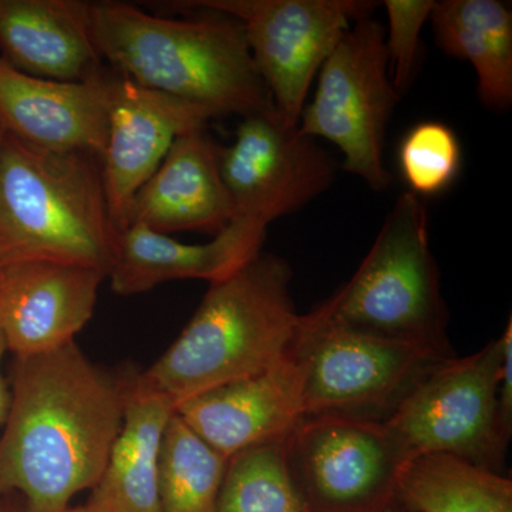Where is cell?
I'll return each instance as SVG.
<instances>
[{"instance_id": "cell-16", "label": "cell", "mask_w": 512, "mask_h": 512, "mask_svg": "<svg viewBox=\"0 0 512 512\" xmlns=\"http://www.w3.org/2000/svg\"><path fill=\"white\" fill-rule=\"evenodd\" d=\"M265 237V227L234 220L207 244H184L163 232L131 224L119 232L116 258L107 278L113 292L121 296L187 279L215 284L262 252Z\"/></svg>"}, {"instance_id": "cell-26", "label": "cell", "mask_w": 512, "mask_h": 512, "mask_svg": "<svg viewBox=\"0 0 512 512\" xmlns=\"http://www.w3.org/2000/svg\"><path fill=\"white\" fill-rule=\"evenodd\" d=\"M504 355L501 365L500 387H498V406L505 430L512 431V318L508 319L504 332Z\"/></svg>"}, {"instance_id": "cell-25", "label": "cell", "mask_w": 512, "mask_h": 512, "mask_svg": "<svg viewBox=\"0 0 512 512\" xmlns=\"http://www.w3.org/2000/svg\"><path fill=\"white\" fill-rule=\"evenodd\" d=\"M386 50L390 80L403 96L409 89L419 63L420 35L430 19L433 0H386Z\"/></svg>"}, {"instance_id": "cell-22", "label": "cell", "mask_w": 512, "mask_h": 512, "mask_svg": "<svg viewBox=\"0 0 512 512\" xmlns=\"http://www.w3.org/2000/svg\"><path fill=\"white\" fill-rule=\"evenodd\" d=\"M227 460L173 413L161 443L160 512H215Z\"/></svg>"}, {"instance_id": "cell-6", "label": "cell", "mask_w": 512, "mask_h": 512, "mask_svg": "<svg viewBox=\"0 0 512 512\" xmlns=\"http://www.w3.org/2000/svg\"><path fill=\"white\" fill-rule=\"evenodd\" d=\"M305 417L384 423L434 367L454 356L340 328L302 315L296 340Z\"/></svg>"}, {"instance_id": "cell-2", "label": "cell", "mask_w": 512, "mask_h": 512, "mask_svg": "<svg viewBox=\"0 0 512 512\" xmlns=\"http://www.w3.org/2000/svg\"><path fill=\"white\" fill-rule=\"evenodd\" d=\"M207 12L175 19L128 3H90V30L101 60L138 86L200 104L217 117L275 111L241 23Z\"/></svg>"}, {"instance_id": "cell-15", "label": "cell", "mask_w": 512, "mask_h": 512, "mask_svg": "<svg viewBox=\"0 0 512 512\" xmlns=\"http://www.w3.org/2000/svg\"><path fill=\"white\" fill-rule=\"evenodd\" d=\"M107 70L90 82H56L0 59V128L28 146L103 157L107 140Z\"/></svg>"}, {"instance_id": "cell-9", "label": "cell", "mask_w": 512, "mask_h": 512, "mask_svg": "<svg viewBox=\"0 0 512 512\" xmlns=\"http://www.w3.org/2000/svg\"><path fill=\"white\" fill-rule=\"evenodd\" d=\"M181 8L214 10L237 20L276 116L298 127L306 97L323 63L359 20L369 0H197Z\"/></svg>"}, {"instance_id": "cell-18", "label": "cell", "mask_w": 512, "mask_h": 512, "mask_svg": "<svg viewBox=\"0 0 512 512\" xmlns=\"http://www.w3.org/2000/svg\"><path fill=\"white\" fill-rule=\"evenodd\" d=\"M89 12L90 3L79 0H0V59L40 79H99L106 67Z\"/></svg>"}, {"instance_id": "cell-10", "label": "cell", "mask_w": 512, "mask_h": 512, "mask_svg": "<svg viewBox=\"0 0 512 512\" xmlns=\"http://www.w3.org/2000/svg\"><path fill=\"white\" fill-rule=\"evenodd\" d=\"M285 456L309 512H389L409 463L386 424L330 416L305 417Z\"/></svg>"}, {"instance_id": "cell-11", "label": "cell", "mask_w": 512, "mask_h": 512, "mask_svg": "<svg viewBox=\"0 0 512 512\" xmlns=\"http://www.w3.org/2000/svg\"><path fill=\"white\" fill-rule=\"evenodd\" d=\"M232 221L268 225L301 210L335 181V160L315 138L271 113L244 117L234 141L218 150Z\"/></svg>"}, {"instance_id": "cell-14", "label": "cell", "mask_w": 512, "mask_h": 512, "mask_svg": "<svg viewBox=\"0 0 512 512\" xmlns=\"http://www.w3.org/2000/svg\"><path fill=\"white\" fill-rule=\"evenodd\" d=\"M174 413L225 458L284 440L305 419L302 367L292 353L259 375L184 400Z\"/></svg>"}, {"instance_id": "cell-28", "label": "cell", "mask_w": 512, "mask_h": 512, "mask_svg": "<svg viewBox=\"0 0 512 512\" xmlns=\"http://www.w3.org/2000/svg\"><path fill=\"white\" fill-rule=\"evenodd\" d=\"M62 512H87L86 508H84V505H80V507H69L67 510H64Z\"/></svg>"}, {"instance_id": "cell-24", "label": "cell", "mask_w": 512, "mask_h": 512, "mask_svg": "<svg viewBox=\"0 0 512 512\" xmlns=\"http://www.w3.org/2000/svg\"><path fill=\"white\" fill-rule=\"evenodd\" d=\"M461 165L460 141L440 121H423L404 136L399 147V168L410 192L437 195L456 180Z\"/></svg>"}, {"instance_id": "cell-4", "label": "cell", "mask_w": 512, "mask_h": 512, "mask_svg": "<svg viewBox=\"0 0 512 512\" xmlns=\"http://www.w3.org/2000/svg\"><path fill=\"white\" fill-rule=\"evenodd\" d=\"M119 231L111 221L101 160L0 141V256L89 266L109 276Z\"/></svg>"}, {"instance_id": "cell-23", "label": "cell", "mask_w": 512, "mask_h": 512, "mask_svg": "<svg viewBox=\"0 0 512 512\" xmlns=\"http://www.w3.org/2000/svg\"><path fill=\"white\" fill-rule=\"evenodd\" d=\"M215 512H309L286 466L285 439L228 458Z\"/></svg>"}, {"instance_id": "cell-7", "label": "cell", "mask_w": 512, "mask_h": 512, "mask_svg": "<svg viewBox=\"0 0 512 512\" xmlns=\"http://www.w3.org/2000/svg\"><path fill=\"white\" fill-rule=\"evenodd\" d=\"M504 336L424 377L384 424L410 460L446 454L498 471L511 434L498 406Z\"/></svg>"}, {"instance_id": "cell-30", "label": "cell", "mask_w": 512, "mask_h": 512, "mask_svg": "<svg viewBox=\"0 0 512 512\" xmlns=\"http://www.w3.org/2000/svg\"><path fill=\"white\" fill-rule=\"evenodd\" d=\"M0 512H20V511L10 510V508L3 507V505L0 504Z\"/></svg>"}, {"instance_id": "cell-21", "label": "cell", "mask_w": 512, "mask_h": 512, "mask_svg": "<svg viewBox=\"0 0 512 512\" xmlns=\"http://www.w3.org/2000/svg\"><path fill=\"white\" fill-rule=\"evenodd\" d=\"M397 503L410 512H512V481L461 458L427 454L404 466Z\"/></svg>"}, {"instance_id": "cell-17", "label": "cell", "mask_w": 512, "mask_h": 512, "mask_svg": "<svg viewBox=\"0 0 512 512\" xmlns=\"http://www.w3.org/2000/svg\"><path fill=\"white\" fill-rule=\"evenodd\" d=\"M218 150L205 128L178 137L134 197L128 225H144L163 234L198 231L214 237L221 232L232 221V208Z\"/></svg>"}, {"instance_id": "cell-13", "label": "cell", "mask_w": 512, "mask_h": 512, "mask_svg": "<svg viewBox=\"0 0 512 512\" xmlns=\"http://www.w3.org/2000/svg\"><path fill=\"white\" fill-rule=\"evenodd\" d=\"M106 274L89 266L22 259L0 276V330L15 357L52 352L93 318Z\"/></svg>"}, {"instance_id": "cell-27", "label": "cell", "mask_w": 512, "mask_h": 512, "mask_svg": "<svg viewBox=\"0 0 512 512\" xmlns=\"http://www.w3.org/2000/svg\"><path fill=\"white\" fill-rule=\"evenodd\" d=\"M6 352H8V348H6L5 338H3L2 330H0V424H5L10 404L9 384L6 382L2 370L3 357H5Z\"/></svg>"}, {"instance_id": "cell-8", "label": "cell", "mask_w": 512, "mask_h": 512, "mask_svg": "<svg viewBox=\"0 0 512 512\" xmlns=\"http://www.w3.org/2000/svg\"><path fill=\"white\" fill-rule=\"evenodd\" d=\"M311 104L298 130L339 148L343 168L372 190L386 191L392 174L384 165L386 128L402 99L389 73L386 29L373 16L348 30L319 70Z\"/></svg>"}, {"instance_id": "cell-31", "label": "cell", "mask_w": 512, "mask_h": 512, "mask_svg": "<svg viewBox=\"0 0 512 512\" xmlns=\"http://www.w3.org/2000/svg\"><path fill=\"white\" fill-rule=\"evenodd\" d=\"M2 137H3V131H2V128H0V141H2Z\"/></svg>"}, {"instance_id": "cell-5", "label": "cell", "mask_w": 512, "mask_h": 512, "mask_svg": "<svg viewBox=\"0 0 512 512\" xmlns=\"http://www.w3.org/2000/svg\"><path fill=\"white\" fill-rule=\"evenodd\" d=\"M312 312L340 328L456 356L429 215L416 194L397 197L355 274Z\"/></svg>"}, {"instance_id": "cell-1", "label": "cell", "mask_w": 512, "mask_h": 512, "mask_svg": "<svg viewBox=\"0 0 512 512\" xmlns=\"http://www.w3.org/2000/svg\"><path fill=\"white\" fill-rule=\"evenodd\" d=\"M0 437V498L22 494L25 512H62L97 484L126 407V379L94 365L76 342L15 357Z\"/></svg>"}, {"instance_id": "cell-12", "label": "cell", "mask_w": 512, "mask_h": 512, "mask_svg": "<svg viewBox=\"0 0 512 512\" xmlns=\"http://www.w3.org/2000/svg\"><path fill=\"white\" fill-rule=\"evenodd\" d=\"M214 113L200 104L138 86L107 72V140L101 177L111 221L117 231L128 225L131 204L156 173L175 140L207 128Z\"/></svg>"}, {"instance_id": "cell-29", "label": "cell", "mask_w": 512, "mask_h": 512, "mask_svg": "<svg viewBox=\"0 0 512 512\" xmlns=\"http://www.w3.org/2000/svg\"><path fill=\"white\" fill-rule=\"evenodd\" d=\"M9 261H6L5 258H2L0 256V276H2L3 269H5L6 264H8Z\"/></svg>"}, {"instance_id": "cell-20", "label": "cell", "mask_w": 512, "mask_h": 512, "mask_svg": "<svg viewBox=\"0 0 512 512\" xmlns=\"http://www.w3.org/2000/svg\"><path fill=\"white\" fill-rule=\"evenodd\" d=\"M437 45L448 56L467 60L487 109L512 103V13L498 0H441L430 15Z\"/></svg>"}, {"instance_id": "cell-19", "label": "cell", "mask_w": 512, "mask_h": 512, "mask_svg": "<svg viewBox=\"0 0 512 512\" xmlns=\"http://www.w3.org/2000/svg\"><path fill=\"white\" fill-rule=\"evenodd\" d=\"M173 404L126 377L123 426L84 504L87 512H160V454Z\"/></svg>"}, {"instance_id": "cell-3", "label": "cell", "mask_w": 512, "mask_h": 512, "mask_svg": "<svg viewBox=\"0 0 512 512\" xmlns=\"http://www.w3.org/2000/svg\"><path fill=\"white\" fill-rule=\"evenodd\" d=\"M292 268L259 252L211 284L183 332L144 372L141 389L177 404L271 369L292 355L302 325L291 293Z\"/></svg>"}]
</instances>
